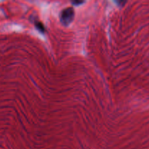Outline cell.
<instances>
[{
  "instance_id": "2",
  "label": "cell",
  "mask_w": 149,
  "mask_h": 149,
  "mask_svg": "<svg viewBox=\"0 0 149 149\" xmlns=\"http://www.w3.org/2000/svg\"><path fill=\"white\" fill-rule=\"evenodd\" d=\"M36 27L40 31L42 32L45 31V28H44L43 25H42L41 23H36Z\"/></svg>"
},
{
  "instance_id": "1",
  "label": "cell",
  "mask_w": 149,
  "mask_h": 149,
  "mask_svg": "<svg viewBox=\"0 0 149 149\" xmlns=\"http://www.w3.org/2000/svg\"><path fill=\"white\" fill-rule=\"evenodd\" d=\"M74 17V12L72 7L66 8L61 12L60 15V20L61 22L64 26H68L70 23L73 20Z\"/></svg>"
},
{
  "instance_id": "3",
  "label": "cell",
  "mask_w": 149,
  "mask_h": 149,
  "mask_svg": "<svg viewBox=\"0 0 149 149\" xmlns=\"http://www.w3.org/2000/svg\"><path fill=\"white\" fill-rule=\"evenodd\" d=\"M74 4H82V3H83V1H74V2H72Z\"/></svg>"
}]
</instances>
